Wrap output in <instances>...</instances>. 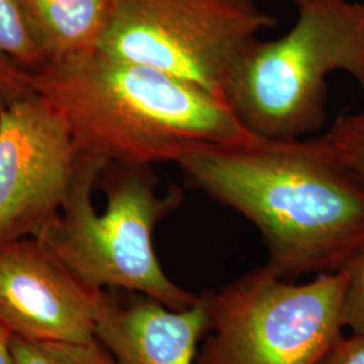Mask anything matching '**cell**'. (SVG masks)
Wrapping results in <instances>:
<instances>
[{
  "label": "cell",
  "mask_w": 364,
  "mask_h": 364,
  "mask_svg": "<svg viewBox=\"0 0 364 364\" xmlns=\"http://www.w3.org/2000/svg\"><path fill=\"white\" fill-rule=\"evenodd\" d=\"M185 180L247 219L282 278L335 273L364 247V188L326 141L266 138L193 144Z\"/></svg>",
  "instance_id": "obj_1"
},
{
  "label": "cell",
  "mask_w": 364,
  "mask_h": 364,
  "mask_svg": "<svg viewBox=\"0 0 364 364\" xmlns=\"http://www.w3.org/2000/svg\"><path fill=\"white\" fill-rule=\"evenodd\" d=\"M30 84L65 119L80 156L108 164H177L193 144L251 134L220 97L99 52L49 60Z\"/></svg>",
  "instance_id": "obj_2"
},
{
  "label": "cell",
  "mask_w": 364,
  "mask_h": 364,
  "mask_svg": "<svg viewBox=\"0 0 364 364\" xmlns=\"http://www.w3.org/2000/svg\"><path fill=\"white\" fill-rule=\"evenodd\" d=\"M183 191L158 192L151 166L80 156L65 207L39 240L97 289H122L182 311L200 299L173 282L154 250L159 221L181 205Z\"/></svg>",
  "instance_id": "obj_3"
},
{
  "label": "cell",
  "mask_w": 364,
  "mask_h": 364,
  "mask_svg": "<svg viewBox=\"0 0 364 364\" xmlns=\"http://www.w3.org/2000/svg\"><path fill=\"white\" fill-rule=\"evenodd\" d=\"M294 3V25L279 38L257 39L224 91L225 105L254 135L291 139L320 130L335 72L348 73L364 92V3Z\"/></svg>",
  "instance_id": "obj_4"
},
{
  "label": "cell",
  "mask_w": 364,
  "mask_h": 364,
  "mask_svg": "<svg viewBox=\"0 0 364 364\" xmlns=\"http://www.w3.org/2000/svg\"><path fill=\"white\" fill-rule=\"evenodd\" d=\"M346 269L293 284L254 269L203 296L208 331L196 364H317L343 336Z\"/></svg>",
  "instance_id": "obj_5"
},
{
  "label": "cell",
  "mask_w": 364,
  "mask_h": 364,
  "mask_svg": "<svg viewBox=\"0 0 364 364\" xmlns=\"http://www.w3.org/2000/svg\"><path fill=\"white\" fill-rule=\"evenodd\" d=\"M275 23L254 0H117L97 52L181 78L224 100L237 61Z\"/></svg>",
  "instance_id": "obj_6"
},
{
  "label": "cell",
  "mask_w": 364,
  "mask_h": 364,
  "mask_svg": "<svg viewBox=\"0 0 364 364\" xmlns=\"http://www.w3.org/2000/svg\"><path fill=\"white\" fill-rule=\"evenodd\" d=\"M65 119L30 87L0 115V245L39 239L60 218L77 169Z\"/></svg>",
  "instance_id": "obj_7"
},
{
  "label": "cell",
  "mask_w": 364,
  "mask_h": 364,
  "mask_svg": "<svg viewBox=\"0 0 364 364\" xmlns=\"http://www.w3.org/2000/svg\"><path fill=\"white\" fill-rule=\"evenodd\" d=\"M108 293L70 270L36 237L0 245V324L31 341L87 343Z\"/></svg>",
  "instance_id": "obj_8"
},
{
  "label": "cell",
  "mask_w": 364,
  "mask_h": 364,
  "mask_svg": "<svg viewBox=\"0 0 364 364\" xmlns=\"http://www.w3.org/2000/svg\"><path fill=\"white\" fill-rule=\"evenodd\" d=\"M207 331L208 314L203 296L182 311L144 294L129 302L108 296L96 338L115 364H196Z\"/></svg>",
  "instance_id": "obj_9"
},
{
  "label": "cell",
  "mask_w": 364,
  "mask_h": 364,
  "mask_svg": "<svg viewBox=\"0 0 364 364\" xmlns=\"http://www.w3.org/2000/svg\"><path fill=\"white\" fill-rule=\"evenodd\" d=\"M49 60L99 50L117 0H26Z\"/></svg>",
  "instance_id": "obj_10"
},
{
  "label": "cell",
  "mask_w": 364,
  "mask_h": 364,
  "mask_svg": "<svg viewBox=\"0 0 364 364\" xmlns=\"http://www.w3.org/2000/svg\"><path fill=\"white\" fill-rule=\"evenodd\" d=\"M0 54L28 72L49 61L26 0H0Z\"/></svg>",
  "instance_id": "obj_11"
},
{
  "label": "cell",
  "mask_w": 364,
  "mask_h": 364,
  "mask_svg": "<svg viewBox=\"0 0 364 364\" xmlns=\"http://www.w3.org/2000/svg\"><path fill=\"white\" fill-rule=\"evenodd\" d=\"M11 348L15 364H115L97 338L87 343H57L11 336Z\"/></svg>",
  "instance_id": "obj_12"
},
{
  "label": "cell",
  "mask_w": 364,
  "mask_h": 364,
  "mask_svg": "<svg viewBox=\"0 0 364 364\" xmlns=\"http://www.w3.org/2000/svg\"><path fill=\"white\" fill-rule=\"evenodd\" d=\"M321 138L364 188V108L336 117Z\"/></svg>",
  "instance_id": "obj_13"
},
{
  "label": "cell",
  "mask_w": 364,
  "mask_h": 364,
  "mask_svg": "<svg viewBox=\"0 0 364 364\" xmlns=\"http://www.w3.org/2000/svg\"><path fill=\"white\" fill-rule=\"evenodd\" d=\"M347 279L341 301L343 329L364 335V247L347 264Z\"/></svg>",
  "instance_id": "obj_14"
},
{
  "label": "cell",
  "mask_w": 364,
  "mask_h": 364,
  "mask_svg": "<svg viewBox=\"0 0 364 364\" xmlns=\"http://www.w3.org/2000/svg\"><path fill=\"white\" fill-rule=\"evenodd\" d=\"M30 87V72L0 54V115L6 105Z\"/></svg>",
  "instance_id": "obj_15"
},
{
  "label": "cell",
  "mask_w": 364,
  "mask_h": 364,
  "mask_svg": "<svg viewBox=\"0 0 364 364\" xmlns=\"http://www.w3.org/2000/svg\"><path fill=\"white\" fill-rule=\"evenodd\" d=\"M317 364H364V335L341 336Z\"/></svg>",
  "instance_id": "obj_16"
},
{
  "label": "cell",
  "mask_w": 364,
  "mask_h": 364,
  "mask_svg": "<svg viewBox=\"0 0 364 364\" xmlns=\"http://www.w3.org/2000/svg\"><path fill=\"white\" fill-rule=\"evenodd\" d=\"M0 364H15L13 348H11V335L1 324H0Z\"/></svg>",
  "instance_id": "obj_17"
}]
</instances>
